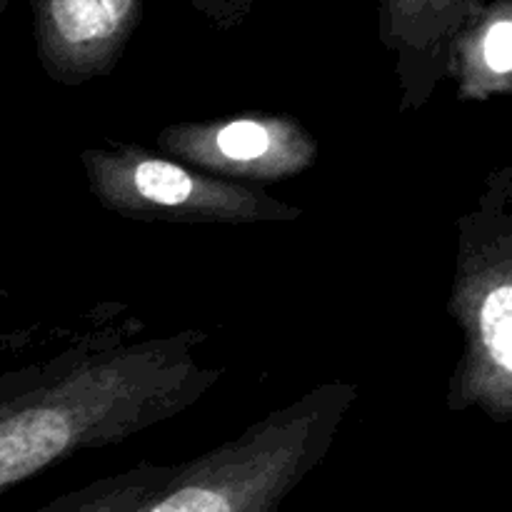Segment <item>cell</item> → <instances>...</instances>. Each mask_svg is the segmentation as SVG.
Listing matches in <instances>:
<instances>
[{
    "label": "cell",
    "mask_w": 512,
    "mask_h": 512,
    "mask_svg": "<svg viewBox=\"0 0 512 512\" xmlns=\"http://www.w3.org/2000/svg\"><path fill=\"white\" fill-rule=\"evenodd\" d=\"M205 340L200 330L135 343L88 340L13 375L0 390V495L193 408L223 378V368L198 358Z\"/></svg>",
    "instance_id": "6da1fadb"
},
{
    "label": "cell",
    "mask_w": 512,
    "mask_h": 512,
    "mask_svg": "<svg viewBox=\"0 0 512 512\" xmlns=\"http://www.w3.org/2000/svg\"><path fill=\"white\" fill-rule=\"evenodd\" d=\"M355 403V383H320L218 448L173 465L163 488L138 512H280L328 458Z\"/></svg>",
    "instance_id": "7a4b0ae2"
},
{
    "label": "cell",
    "mask_w": 512,
    "mask_h": 512,
    "mask_svg": "<svg viewBox=\"0 0 512 512\" xmlns=\"http://www.w3.org/2000/svg\"><path fill=\"white\" fill-rule=\"evenodd\" d=\"M448 313L463 350L448 380L450 413L480 410L493 423L512 420V165L485 175L483 190L458 218Z\"/></svg>",
    "instance_id": "3957f363"
},
{
    "label": "cell",
    "mask_w": 512,
    "mask_h": 512,
    "mask_svg": "<svg viewBox=\"0 0 512 512\" xmlns=\"http://www.w3.org/2000/svg\"><path fill=\"white\" fill-rule=\"evenodd\" d=\"M80 163L95 203L128 220L253 225L293 223L303 215V210L273 198L268 190L213 178L133 143L88 148Z\"/></svg>",
    "instance_id": "277c9868"
},
{
    "label": "cell",
    "mask_w": 512,
    "mask_h": 512,
    "mask_svg": "<svg viewBox=\"0 0 512 512\" xmlns=\"http://www.w3.org/2000/svg\"><path fill=\"white\" fill-rule=\"evenodd\" d=\"M168 158L228 183L258 185L298 178L318 163V138L288 113L223 115L165 125L155 138Z\"/></svg>",
    "instance_id": "5b68a950"
},
{
    "label": "cell",
    "mask_w": 512,
    "mask_h": 512,
    "mask_svg": "<svg viewBox=\"0 0 512 512\" xmlns=\"http://www.w3.org/2000/svg\"><path fill=\"white\" fill-rule=\"evenodd\" d=\"M30 8L40 68L53 83L75 88L118 68L145 0H30Z\"/></svg>",
    "instance_id": "8992f818"
},
{
    "label": "cell",
    "mask_w": 512,
    "mask_h": 512,
    "mask_svg": "<svg viewBox=\"0 0 512 512\" xmlns=\"http://www.w3.org/2000/svg\"><path fill=\"white\" fill-rule=\"evenodd\" d=\"M488 0H380V43L393 55L400 113L433 100L445 80L450 40Z\"/></svg>",
    "instance_id": "52a82bcc"
},
{
    "label": "cell",
    "mask_w": 512,
    "mask_h": 512,
    "mask_svg": "<svg viewBox=\"0 0 512 512\" xmlns=\"http://www.w3.org/2000/svg\"><path fill=\"white\" fill-rule=\"evenodd\" d=\"M445 78L463 103L512 95V0H488L448 48Z\"/></svg>",
    "instance_id": "ba28073f"
},
{
    "label": "cell",
    "mask_w": 512,
    "mask_h": 512,
    "mask_svg": "<svg viewBox=\"0 0 512 512\" xmlns=\"http://www.w3.org/2000/svg\"><path fill=\"white\" fill-rule=\"evenodd\" d=\"M173 465L138 463L125 473L93 480L35 512H138L170 478Z\"/></svg>",
    "instance_id": "9c48e42d"
},
{
    "label": "cell",
    "mask_w": 512,
    "mask_h": 512,
    "mask_svg": "<svg viewBox=\"0 0 512 512\" xmlns=\"http://www.w3.org/2000/svg\"><path fill=\"white\" fill-rule=\"evenodd\" d=\"M188 3L213 28L228 33V30L240 28L248 20V15L253 13L258 0H188Z\"/></svg>",
    "instance_id": "30bf717a"
},
{
    "label": "cell",
    "mask_w": 512,
    "mask_h": 512,
    "mask_svg": "<svg viewBox=\"0 0 512 512\" xmlns=\"http://www.w3.org/2000/svg\"><path fill=\"white\" fill-rule=\"evenodd\" d=\"M8 5H10V0H0V15H3L5 10H8Z\"/></svg>",
    "instance_id": "8fae6325"
}]
</instances>
